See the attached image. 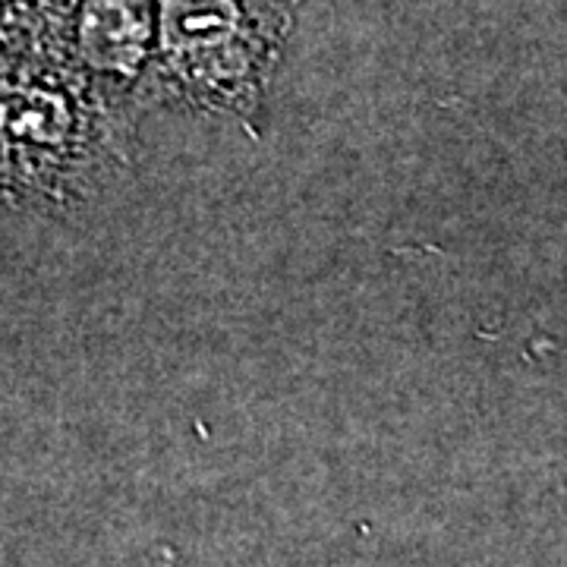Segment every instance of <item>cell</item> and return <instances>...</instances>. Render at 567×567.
Here are the masks:
<instances>
[{
  "instance_id": "6da1fadb",
  "label": "cell",
  "mask_w": 567,
  "mask_h": 567,
  "mask_svg": "<svg viewBox=\"0 0 567 567\" xmlns=\"http://www.w3.org/2000/svg\"><path fill=\"white\" fill-rule=\"evenodd\" d=\"M300 0H155L145 82L171 102L246 117L262 92Z\"/></svg>"
},
{
  "instance_id": "7a4b0ae2",
  "label": "cell",
  "mask_w": 567,
  "mask_h": 567,
  "mask_svg": "<svg viewBox=\"0 0 567 567\" xmlns=\"http://www.w3.org/2000/svg\"><path fill=\"white\" fill-rule=\"evenodd\" d=\"M85 114L29 54L0 58V205L63 199L80 177Z\"/></svg>"
},
{
  "instance_id": "3957f363",
  "label": "cell",
  "mask_w": 567,
  "mask_h": 567,
  "mask_svg": "<svg viewBox=\"0 0 567 567\" xmlns=\"http://www.w3.org/2000/svg\"><path fill=\"white\" fill-rule=\"evenodd\" d=\"M155 44V0H80L76 51L92 76H145Z\"/></svg>"
},
{
  "instance_id": "277c9868",
  "label": "cell",
  "mask_w": 567,
  "mask_h": 567,
  "mask_svg": "<svg viewBox=\"0 0 567 567\" xmlns=\"http://www.w3.org/2000/svg\"><path fill=\"white\" fill-rule=\"evenodd\" d=\"M39 13V0H0V58H20L25 32Z\"/></svg>"
}]
</instances>
